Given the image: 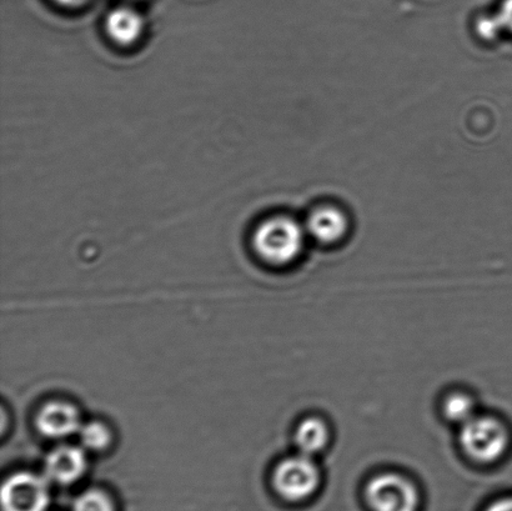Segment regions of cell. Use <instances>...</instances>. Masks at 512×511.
Masks as SVG:
<instances>
[{"mask_svg": "<svg viewBox=\"0 0 512 511\" xmlns=\"http://www.w3.org/2000/svg\"><path fill=\"white\" fill-rule=\"evenodd\" d=\"M366 497L374 511H418V490L408 479L394 473L375 477L368 485Z\"/></svg>", "mask_w": 512, "mask_h": 511, "instance_id": "cell-3", "label": "cell"}, {"mask_svg": "<svg viewBox=\"0 0 512 511\" xmlns=\"http://www.w3.org/2000/svg\"><path fill=\"white\" fill-rule=\"evenodd\" d=\"M320 484L318 467L308 455L285 459L274 474V485L281 497L293 502L309 498Z\"/></svg>", "mask_w": 512, "mask_h": 511, "instance_id": "cell-4", "label": "cell"}, {"mask_svg": "<svg viewBox=\"0 0 512 511\" xmlns=\"http://www.w3.org/2000/svg\"><path fill=\"white\" fill-rule=\"evenodd\" d=\"M4 511H47L50 494L47 480L30 473H18L5 480L2 488Z\"/></svg>", "mask_w": 512, "mask_h": 511, "instance_id": "cell-5", "label": "cell"}, {"mask_svg": "<svg viewBox=\"0 0 512 511\" xmlns=\"http://www.w3.org/2000/svg\"><path fill=\"white\" fill-rule=\"evenodd\" d=\"M39 432L45 437L63 439L79 433L80 424L77 409L68 403L53 402L45 405L37 417Z\"/></svg>", "mask_w": 512, "mask_h": 511, "instance_id": "cell-6", "label": "cell"}, {"mask_svg": "<svg viewBox=\"0 0 512 511\" xmlns=\"http://www.w3.org/2000/svg\"><path fill=\"white\" fill-rule=\"evenodd\" d=\"M348 229V220L340 210L335 208H321L310 215L308 232L311 237L320 243L330 244L338 242L344 237Z\"/></svg>", "mask_w": 512, "mask_h": 511, "instance_id": "cell-8", "label": "cell"}, {"mask_svg": "<svg viewBox=\"0 0 512 511\" xmlns=\"http://www.w3.org/2000/svg\"><path fill=\"white\" fill-rule=\"evenodd\" d=\"M329 435L328 425L323 420L309 418L299 425L295 443L301 454L311 457V455L320 453L328 445Z\"/></svg>", "mask_w": 512, "mask_h": 511, "instance_id": "cell-10", "label": "cell"}, {"mask_svg": "<svg viewBox=\"0 0 512 511\" xmlns=\"http://www.w3.org/2000/svg\"><path fill=\"white\" fill-rule=\"evenodd\" d=\"M55 2L65 5V7H79V5H83L88 0H55Z\"/></svg>", "mask_w": 512, "mask_h": 511, "instance_id": "cell-16", "label": "cell"}, {"mask_svg": "<svg viewBox=\"0 0 512 511\" xmlns=\"http://www.w3.org/2000/svg\"><path fill=\"white\" fill-rule=\"evenodd\" d=\"M142 15L130 8H118L109 14L107 29L110 37L120 44H132L143 33Z\"/></svg>", "mask_w": 512, "mask_h": 511, "instance_id": "cell-9", "label": "cell"}, {"mask_svg": "<svg viewBox=\"0 0 512 511\" xmlns=\"http://www.w3.org/2000/svg\"><path fill=\"white\" fill-rule=\"evenodd\" d=\"M80 442L90 450H103L110 443V433L104 424L93 422L83 425L79 430Z\"/></svg>", "mask_w": 512, "mask_h": 511, "instance_id": "cell-13", "label": "cell"}, {"mask_svg": "<svg viewBox=\"0 0 512 511\" xmlns=\"http://www.w3.org/2000/svg\"><path fill=\"white\" fill-rule=\"evenodd\" d=\"M509 435L503 424L490 417H474L464 424L461 445L466 454L480 463H493L503 457Z\"/></svg>", "mask_w": 512, "mask_h": 511, "instance_id": "cell-2", "label": "cell"}, {"mask_svg": "<svg viewBox=\"0 0 512 511\" xmlns=\"http://www.w3.org/2000/svg\"><path fill=\"white\" fill-rule=\"evenodd\" d=\"M73 511H114V507L107 494L93 489L75 499Z\"/></svg>", "mask_w": 512, "mask_h": 511, "instance_id": "cell-14", "label": "cell"}, {"mask_svg": "<svg viewBox=\"0 0 512 511\" xmlns=\"http://www.w3.org/2000/svg\"><path fill=\"white\" fill-rule=\"evenodd\" d=\"M478 32L485 39H494L503 32L512 33V0H504L498 13L481 18Z\"/></svg>", "mask_w": 512, "mask_h": 511, "instance_id": "cell-11", "label": "cell"}, {"mask_svg": "<svg viewBox=\"0 0 512 511\" xmlns=\"http://www.w3.org/2000/svg\"><path fill=\"white\" fill-rule=\"evenodd\" d=\"M304 232L293 219L276 217L266 220L254 235V247L260 257L273 264H288L299 257Z\"/></svg>", "mask_w": 512, "mask_h": 511, "instance_id": "cell-1", "label": "cell"}, {"mask_svg": "<svg viewBox=\"0 0 512 511\" xmlns=\"http://www.w3.org/2000/svg\"><path fill=\"white\" fill-rule=\"evenodd\" d=\"M445 417L454 423L465 424L475 417V403L468 394L454 393L444 403Z\"/></svg>", "mask_w": 512, "mask_h": 511, "instance_id": "cell-12", "label": "cell"}, {"mask_svg": "<svg viewBox=\"0 0 512 511\" xmlns=\"http://www.w3.org/2000/svg\"><path fill=\"white\" fill-rule=\"evenodd\" d=\"M87 468V458L82 449L64 445L54 449L45 459V473L52 482L72 484L82 477Z\"/></svg>", "mask_w": 512, "mask_h": 511, "instance_id": "cell-7", "label": "cell"}, {"mask_svg": "<svg viewBox=\"0 0 512 511\" xmlns=\"http://www.w3.org/2000/svg\"><path fill=\"white\" fill-rule=\"evenodd\" d=\"M488 511H512V499H503L494 503Z\"/></svg>", "mask_w": 512, "mask_h": 511, "instance_id": "cell-15", "label": "cell"}]
</instances>
